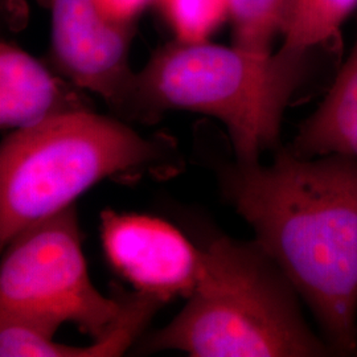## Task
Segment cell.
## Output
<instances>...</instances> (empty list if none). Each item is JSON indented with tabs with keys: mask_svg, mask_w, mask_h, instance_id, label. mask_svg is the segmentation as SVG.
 <instances>
[{
	"mask_svg": "<svg viewBox=\"0 0 357 357\" xmlns=\"http://www.w3.org/2000/svg\"><path fill=\"white\" fill-rule=\"evenodd\" d=\"M7 246L0 266V317L53 332L75 323L94 339L90 357L123 355L165 305L150 294L107 298L94 287L75 204L20 230Z\"/></svg>",
	"mask_w": 357,
	"mask_h": 357,
	"instance_id": "cell-5",
	"label": "cell"
},
{
	"mask_svg": "<svg viewBox=\"0 0 357 357\" xmlns=\"http://www.w3.org/2000/svg\"><path fill=\"white\" fill-rule=\"evenodd\" d=\"M357 10V0H295L283 33V45L317 51L336 43L345 20Z\"/></svg>",
	"mask_w": 357,
	"mask_h": 357,
	"instance_id": "cell-10",
	"label": "cell"
},
{
	"mask_svg": "<svg viewBox=\"0 0 357 357\" xmlns=\"http://www.w3.org/2000/svg\"><path fill=\"white\" fill-rule=\"evenodd\" d=\"M167 137L143 138L91 109L56 115L10 134L0 149V241L75 204L106 178L175 172Z\"/></svg>",
	"mask_w": 357,
	"mask_h": 357,
	"instance_id": "cell-4",
	"label": "cell"
},
{
	"mask_svg": "<svg viewBox=\"0 0 357 357\" xmlns=\"http://www.w3.org/2000/svg\"><path fill=\"white\" fill-rule=\"evenodd\" d=\"M314 52L282 45L257 54L175 40L137 73L128 116L155 121L166 110L215 116L228 128L236 160L257 163L280 147L283 114L314 73Z\"/></svg>",
	"mask_w": 357,
	"mask_h": 357,
	"instance_id": "cell-3",
	"label": "cell"
},
{
	"mask_svg": "<svg viewBox=\"0 0 357 357\" xmlns=\"http://www.w3.org/2000/svg\"><path fill=\"white\" fill-rule=\"evenodd\" d=\"M106 16L121 23H132L134 17L153 0H94Z\"/></svg>",
	"mask_w": 357,
	"mask_h": 357,
	"instance_id": "cell-13",
	"label": "cell"
},
{
	"mask_svg": "<svg viewBox=\"0 0 357 357\" xmlns=\"http://www.w3.org/2000/svg\"><path fill=\"white\" fill-rule=\"evenodd\" d=\"M295 0H229L233 45L257 54L273 53L284 33Z\"/></svg>",
	"mask_w": 357,
	"mask_h": 357,
	"instance_id": "cell-11",
	"label": "cell"
},
{
	"mask_svg": "<svg viewBox=\"0 0 357 357\" xmlns=\"http://www.w3.org/2000/svg\"><path fill=\"white\" fill-rule=\"evenodd\" d=\"M222 195L286 273L335 356H356L357 158H303L218 168Z\"/></svg>",
	"mask_w": 357,
	"mask_h": 357,
	"instance_id": "cell-1",
	"label": "cell"
},
{
	"mask_svg": "<svg viewBox=\"0 0 357 357\" xmlns=\"http://www.w3.org/2000/svg\"><path fill=\"white\" fill-rule=\"evenodd\" d=\"M202 249V271L188 303L151 335L146 352L181 351L193 357L333 356L312 331L301 295L257 241L212 237Z\"/></svg>",
	"mask_w": 357,
	"mask_h": 357,
	"instance_id": "cell-2",
	"label": "cell"
},
{
	"mask_svg": "<svg viewBox=\"0 0 357 357\" xmlns=\"http://www.w3.org/2000/svg\"><path fill=\"white\" fill-rule=\"evenodd\" d=\"M168 24L181 43L208 41L229 19V0H159Z\"/></svg>",
	"mask_w": 357,
	"mask_h": 357,
	"instance_id": "cell-12",
	"label": "cell"
},
{
	"mask_svg": "<svg viewBox=\"0 0 357 357\" xmlns=\"http://www.w3.org/2000/svg\"><path fill=\"white\" fill-rule=\"evenodd\" d=\"M85 98L53 76L29 53L3 41L0 45V125L31 128L56 115L88 110Z\"/></svg>",
	"mask_w": 357,
	"mask_h": 357,
	"instance_id": "cell-8",
	"label": "cell"
},
{
	"mask_svg": "<svg viewBox=\"0 0 357 357\" xmlns=\"http://www.w3.org/2000/svg\"><path fill=\"white\" fill-rule=\"evenodd\" d=\"M355 342H356V356H357V328H356V335H355Z\"/></svg>",
	"mask_w": 357,
	"mask_h": 357,
	"instance_id": "cell-14",
	"label": "cell"
},
{
	"mask_svg": "<svg viewBox=\"0 0 357 357\" xmlns=\"http://www.w3.org/2000/svg\"><path fill=\"white\" fill-rule=\"evenodd\" d=\"M101 240L112 268L135 291L163 302L188 299L195 291L202 249L165 220L107 209L101 213Z\"/></svg>",
	"mask_w": 357,
	"mask_h": 357,
	"instance_id": "cell-7",
	"label": "cell"
},
{
	"mask_svg": "<svg viewBox=\"0 0 357 357\" xmlns=\"http://www.w3.org/2000/svg\"><path fill=\"white\" fill-rule=\"evenodd\" d=\"M50 7L57 69L128 116L137 78L128 65L132 23L110 19L94 0H50Z\"/></svg>",
	"mask_w": 357,
	"mask_h": 357,
	"instance_id": "cell-6",
	"label": "cell"
},
{
	"mask_svg": "<svg viewBox=\"0 0 357 357\" xmlns=\"http://www.w3.org/2000/svg\"><path fill=\"white\" fill-rule=\"evenodd\" d=\"M289 149L303 158L328 153L357 158V38L324 101L303 122Z\"/></svg>",
	"mask_w": 357,
	"mask_h": 357,
	"instance_id": "cell-9",
	"label": "cell"
}]
</instances>
